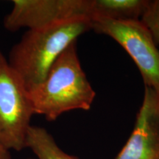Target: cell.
<instances>
[{"instance_id":"1","label":"cell","mask_w":159,"mask_h":159,"mask_svg":"<svg viewBox=\"0 0 159 159\" xmlns=\"http://www.w3.org/2000/svg\"><path fill=\"white\" fill-rule=\"evenodd\" d=\"M90 30L92 21L85 16L28 30L10 50L7 61L30 92L43 82L63 52Z\"/></svg>"},{"instance_id":"2","label":"cell","mask_w":159,"mask_h":159,"mask_svg":"<svg viewBox=\"0 0 159 159\" xmlns=\"http://www.w3.org/2000/svg\"><path fill=\"white\" fill-rule=\"evenodd\" d=\"M35 114L53 122L73 110L89 111L96 92L83 70L77 41L63 52L41 84L29 92Z\"/></svg>"},{"instance_id":"3","label":"cell","mask_w":159,"mask_h":159,"mask_svg":"<svg viewBox=\"0 0 159 159\" xmlns=\"http://www.w3.org/2000/svg\"><path fill=\"white\" fill-rule=\"evenodd\" d=\"M34 114L28 91L0 50V144L10 151L26 148Z\"/></svg>"},{"instance_id":"4","label":"cell","mask_w":159,"mask_h":159,"mask_svg":"<svg viewBox=\"0 0 159 159\" xmlns=\"http://www.w3.org/2000/svg\"><path fill=\"white\" fill-rule=\"evenodd\" d=\"M92 30L108 35L121 45L138 67L144 86L159 93V50L153 37L139 20L116 21L95 17Z\"/></svg>"},{"instance_id":"5","label":"cell","mask_w":159,"mask_h":159,"mask_svg":"<svg viewBox=\"0 0 159 159\" xmlns=\"http://www.w3.org/2000/svg\"><path fill=\"white\" fill-rule=\"evenodd\" d=\"M12 3L13 8L3 21L4 27L12 33L93 16L92 0H13Z\"/></svg>"},{"instance_id":"6","label":"cell","mask_w":159,"mask_h":159,"mask_svg":"<svg viewBox=\"0 0 159 159\" xmlns=\"http://www.w3.org/2000/svg\"><path fill=\"white\" fill-rule=\"evenodd\" d=\"M116 159H159V93L144 86L134 128Z\"/></svg>"},{"instance_id":"7","label":"cell","mask_w":159,"mask_h":159,"mask_svg":"<svg viewBox=\"0 0 159 159\" xmlns=\"http://www.w3.org/2000/svg\"><path fill=\"white\" fill-rule=\"evenodd\" d=\"M150 0H92L93 16L116 21L141 19Z\"/></svg>"},{"instance_id":"8","label":"cell","mask_w":159,"mask_h":159,"mask_svg":"<svg viewBox=\"0 0 159 159\" xmlns=\"http://www.w3.org/2000/svg\"><path fill=\"white\" fill-rule=\"evenodd\" d=\"M26 148L30 149L36 156V158L29 159H79L64 152L42 127L31 125L27 133Z\"/></svg>"},{"instance_id":"9","label":"cell","mask_w":159,"mask_h":159,"mask_svg":"<svg viewBox=\"0 0 159 159\" xmlns=\"http://www.w3.org/2000/svg\"><path fill=\"white\" fill-rule=\"evenodd\" d=\"M140 20L150 31L156 44L159 43V0L150 2Z\"/></svg>"},{"instance_id":"10","label":"cell","mask_w":159,"mask_h":159,"mask_svg":"<svg viewBox=\"0 0 159 159\" xmlns=\"http://www.w3.org/2000/svg\"><path fill=\"white\" fill-rule=\"evenodd\" d=\"M0 159H12L11 151L0 144Z\"/></svg>"}]
</instances>
